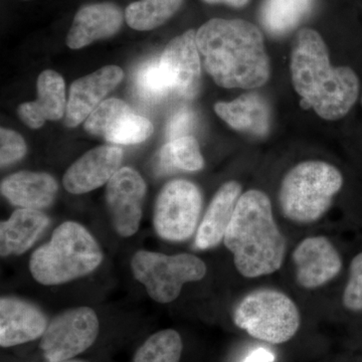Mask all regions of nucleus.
Here are the masks:
<instances>
[{"label": "nucleus", "mask_w": 362, "mask_h": 362, "mask_svg": "<svg viewBox=\"0 0 362 362\" xmlns=\"http://www.w3.org/2000/svg\"><path fill=\"white\" fill-rule=\"evenodd\" d=\"M314 0H265L259 21L273 37H282L297 28L310 13Z\"/></svg>", "instance_id": "obj_22"}, {"label": "nucleus", "mask_w": 362, "mask_h": 362, "mask_svg": "<svg viewBox=\"0 0 362 362\" xmlns=\"http://www.w3.org/2000/svg\"><path fill=\"white\" fill-rule=\"evenodd\" d=\"M223 243L244 277L270 275L282 267L287 243L265 192L250 189L240 195Z\"/></svg>", "instance_id": "obj_3"}, {"label": "nucleus", "mask_w": 362, "mask_h": 362, "mask_svg": "<svg viewBox=\"0 0 362 362\" xmlns=\"http://www.w3.org/2000/svg\"><path fill=\"white\" fill-rule=\"evenodd\" d=\"M158 169L162 173L171 171H197L204 168V160L199 142L192 136L171 140L159 151Z\"/></svg>", "instance_id": "obj_23"}, {"label": "nucleus", "mask_w": 362, "mask_h": 362, "mask_svg": "<svg viewBox=\"0 0 362 362\" xmlns=\"http://www.w3.org/2000/svg\"><path fill=\"white\" fill-rule=\"evenodd\" d=\"M0 162L1 166L9 165L23 158L26 153V144L23 138L16 131L1 128L0 130Z\"/></svg>", "instance_id": "obj_30"}, {"label": "nucleus", "mask_w": 362, "mask_h": 362, "mask_svg": "<svg viewBox=\"0 0 362 362\" xmlns=\"http://www.w3.org/2000/svg\"><path fill=\"white\" fill-rule=\"evenodd\" d=\"M47 317L35 305L16 299L0 300V345L16 346L42 337L47 330Z\"/></svg>", "instance_id": "obj_15"}, {"label": "nucleus", "mask_w": 362, "mask_h": 362, "mask_svg": "<svg viewBox=\"0 0 362 362\" xmlns=\"http://www.w3.org/2000/svg\"><path fill=\"white\" fill-rule=\"evenodd\" d=\"M49 223V218L37 209H16L0 225V254L2 257L23 254L37 242Z\"/></svg>", "instance_id": "obj_21"}, {"label": "nucleus", "mask_w": 362, "mask_h": 362, "mask_svg": "<svg viewBox=\"0 0 362 362\" xmlns=\"http://www.w3.org/2000/svg\"><path fill=\"white\" fill-rule=\"evenodd\" d=\"M132 111L122 100L111 98L105 100L85 122V130L90 135L101 136L104 138L107 131L115 123L117 119L120 118L124 114Z\"/></svg>", "instance_id": "obj_28"}, {"label": "nucleus", "mask_w": 362, "mask_h": 362, "mask_svg": "<svg viewBox=\"0 0 362 362\" xmlns=\"http://www.w3.org/2000/svg\"><path fill=\"white\" fill-rule=\"evenodd\" d=\"M159 63L173 93L185 99L197 96L201 86L202 64L195 30H187L171 40L162 52Z\"/></svg>", "instance_id": "obj_11"}, {"label": "nucleus", "mask_w": 362, "mask_h": 362, "mask_svg": "<svg viewBox=\"0 0 362 362\" xmlns=\"http://www.w3.org/2000/svg\"><path fill=\"white\" fill-rule=\"evenodd\" d=\"M123 21L120 7L111 2L83 6L74 18L66 35V45L71 49H80L96 40L110 37L119 32Z\"/></svg>", "instance_id": "obj_16"}, {"label": "nucleus", "mask_w": 362, "mask_h": 362, "mask_svg": "<svg viewBox=\"0 0 362 362\" xmlns=\"http://www.w3.org/2000/svg\"><path fill=\"white\" fill-rule=\"evenodd\" d=\"M102 259L99 245L84 226L66 221L54 230L49 243L33 252L30 270L40 284L59 285L92 273Z\"/></svg>", "instance_id": "obj_4"}, {"label": "nucleus", "mask_w": 362, "mask_h": 362, "mask_svg": "<svg viewBox=\"0 0 362 362\" xmlns=\"http://www.w3.org/2000/svg\"><path fill=\"white\" fill-rule=\"evenodd\" d=\"M197 42L206 73L220 87L252 90L268 83L270 59L254 23L213 18L197 30Z\"/></svg>", "instance_id": "obj_1"}, {"label": "nucleus", "mask_w": 362, "mask_h": 362, "mask_svg": "<svg viewBox=\"0 0 362 362\" xmlns=\"http://www.w3.org/2000/svg\"><path fill=\"white\" fill-rule=\"evenodd\" d=\"M146 183L130 168L119 169L109 180L106 202L112 225L121 237H131L139 228Z\"/></svg>", "instance_id": "obj_10"}, {"label": "nucleus", "mask_w": 362, "mask_h": 362, "mask_svg": "<svg viewBox=\"0 0 362 362\" xmlns=\"http://www.w3.org/2000/svg\"><path fill=\"white\" fill-rule=\"evenodd\" d=\"M123 70L117 66H106L90 75L76 80L71 86L66 104V124L75 127L87 120L105 97L123 80Z\"/></svg>", "instance_id": "obj_14"}, {"label": "nucleus", "mask_w": 362, "mask_h": 362, "mask_svg": "<svg viewBox=\"0 0 362 362\" xmlns=\"http://www.w3.org/2000/svg\"><path fill=\"white\" fill-rule=\"evenodd\" d=\"M131 268L136 280L158 303L173 301L180 296L183 285L202 280L206 274L204 261L190 254L168 256L139 251L133 256Z\"/></svg>", "instance_id": "obj_7"}, {"label": "nucleus", "mask_w": 362, "mask_h": 362, "mask_svg": "<svg viewBox=\"0 0 362 362\" xmlns=\"http://www.w3.org/2000/svg\"><path fill=\"white\" fill-rule=\"evenodd\" d=\"M182 4L183 0H138L126 8V23L133 30H154L173 18Z\"/></svg>", "instance_id": "obj_24"}, {"label": "nucleus", "mask_w": 362, "mask_h": 362, "mask_svg": "<svg viewBox=\"0 0 362 362\" xmlns=\"http://www.w3.org/2000/svg\"><path fill=\"white\" fill-rule=\"evenodd\" d=\"M214 111L233 130L256 137H265L270 133V107L257 93L240 95L230 102H218Z\"/></svg>", "instance_id": "obj_18"}, {"label": "nucleus", "mask_w": 362, "mask_h": 362, "mask_svg": "<svg viewBox=\"0 0 362 362\" xmlns=\"http://www.w3.org/2000/svg\"><path fill=\"white\" fill-rule=\"evenodd\" d=\"M274 356L268 350L259 349L252 352L244 362H273Z\"/></svg>", "instance_id": "obj_32"}, {"label": "nucleus", "mask_w": 362, "mask_h": 362, "mask_svg": "<svg viewBox=\"0 0 362 362\" xmlns=\"http://www.w3.org/2000/svg\"><path fill=\"white\" fill-rule=\"evenodd\" d=\"M63 362H84V361H66Z\"/></svg>", "instance_id": "obj_34"}, {"label": "nucleus", "mask_w": 362, "mask_h": 362, "mask_svg": "<svg viewBox=\"0 0 362 362\" xmlns=\"http://www.w3.org/2000/svg\"><path fill=\"white\" fill-rule=\"evenodd\" d=\"M342 185L343 176L335 166L320 160L301 162L281 182V211L294 223H315L327 213Z\"/></svg>", "instance_id": "obj_5"}, {"label": "nucleus", "mask_w": 362, "mask_h": 362, "mask_svg": "<svg viewBox=\"0 0 362 362\" xmlns=\"http://www.w3.org/2000/svg\"><path fill=\"white\" fill-rule=\"evenodd\" d=\"M298 284L316 289L337 277L342 259L332 243L323 235L306 238L293 252Z\"/></svg>", "instance_id": "obj_12"}, {"label": "nucleus", "mask_w": 362, "mask_h": 362, "mask_svg": "<svg viewBox=\"0 0 362 362\" xmlns=\"http://www.w3.org/2000/svg\"><path fill=\"white\" fill-rule=\"evenodd\" d=\"M0 188L2 195L13 206L40 211L54 202L59 185L47 173L21 171L2 180Z\"/></svg>", "instance_id": "obj_20"}, {"label": "nucleus", "mask_w": 362, "mask_h": 362, "mask_svg": "<svg viewBox=\"0 0 362 362\" xmlns=\"http://www.w3.org/2000/svg\"><path fill=\"white\" fill-rule=\"evenodd\" d=\"M202 207L199 187L190 181L176 180L165 185L157 197L154 226L162 239L183 242L194 235Z\"/></svg>", "instance_id": "obj_8"}, {"label": "nucleus", "mask_w": 362, "mask_h": 362, "mask_svg": "<svg viewBox=\"0 0 362 362\" xmlns=\"http://www.w3.org/2000/svg\"><path fill=\"white\" fill-rule=\"evenodd\" d=\"M290 71L297 94L324 120L342 119L358 99L361 84L356 71L349 66L331 65L323 37L312 28L297 33Z\"/></svg>", "instance_id": "obj_2"}, {"label": "nucleus", "mask_w": 362, "mask_h": 362, "mask_svg": "<svg viewBox=\"0 0 362 362\" xmlns=\"http://www.w3.org/2000/svg\"><path fill=\"white\" fill-rule=\"evenodd\" d=\"M138 94L149 102H158L173 93L159 59H152L140 66L135 76Z\"/></svg>", "instance_id": "obj_27"}, {"label": "nucleus", "mask_w": 362, "mask_h": 362, "mask_svg": "<svg viewBox=\"0 0 362 362\" xmlns=\"http://www.w3.org/2000/svg\"><path fill=\"white\" fill-rule=\"evenodd\" d=\"M182 349L177 331L161 330L143 343L136 351L133 362H180Z\"/></svg>", "instance_id": "obj_25"}, {"label": "nucleus", "mask_w": 362, "mask_h": 362, "mask_svg": "<svg viewBox=\"0 0 362 362\" xmlns=\"http://www.w3.org/2000/svg\"><path fill=\"white\" fill-rule=\"evenodd\" d=\"M37 99L18 107L21 120L33 129H39L45 121L63 118L66 111L65 81L57 71L47 70L37 78Z\"/></svg>", "instance_id": "obj_17"}, {"label": "nucleus", "mask_w": 362, "mask_h": 362, "mask_svg": "<svg viewBox=\"0 0 362 362\" xmlns=\"http://www.w3.org/2000/svg\"><path fill=\"white\" fill-rule=\"evenodd\" d=\"M233 322L256 339L281 344L296 335L301 317L297 305L284 293L262 289L240 302L233 312Z\"/></svg>", "instance_id": "obj_6"}, {"label": "nucleus", "mask_w": 362, "mask_h": 362, "mask_svg": "<svg viewBox=\"0 0 362 362\" xmlns=\"http://www.w3.org/2000/svg\"><path fill=\"white\" fill-rule=\"evenodd\" d=\"M343 305L350 311H362V252L350 264L349 279L342 298Z\"/></svg>", "instance_id": "obj_29"}, {"label": "nucleus", "mask_w": 362, "mask_h": 362, "mask_svg": "<svg viewBox=\"0 0 362 362\" xmlns=\"http://www.w3.org/2000/svg\"><path fill=\"white\" fill-rule=\"evenodd\" d=\"M122 159L120 147L104 145L90 150L66 170L64 187L73 194L92 192L109 182L120 169Z\"/></svg>", "instance_id": "obj_13"}, {"label": "nucleus", "mask_w": 362, "mask_h": 362, "mask_svg": "<svg viewBox=\"0 0 362 362\" xmlns=\"http://www.w3.org/2000/svg\"><path fill=\"white\" fill-rule=\"evenodd\" d=\"M195 116L194 112L189 109H181L171 117L168 125V136L169 140L177 139V138L189 136L188 133L194 129Z\"/></svg>", "instance_id": "obj_31"}, {"label": "nucleus", "mask_w": 362, "mask_h": 362, "mask_svg": "<svg viewBox=\"0 0 362 362\" xmlns=\"http://www.w3.org/2000/svg\"><path fill=\"white\" fill-rule=\"evenodd\" d=\"M240 195L242 185L238 181H228L218 188L197 228L195 245L199 249H211L225 239Z\"/></svg>", "instance_id": "obj_19"}, {"label": "nucleus", "mask_w": 362, "mask_h": 362, "mask_svg": "<svg viewBox=\"0 0 362 362\" xmlns=\"http://www.w3.org/2000/svg\"><path fill=\"white\" fill-rule=\"evenodd\" d=\"M99 320L89 307H78L54 317L40 347L47 362H63L90 349L99 334Z\"/></svg>", "instance_id": "obj_9"}, {"label": "nucleus", "mask_w": 362, "mask_h": 362, "mask_svg": "<svg viewBox=\"0 0 362 362\" xmlns=\"http://www.w3.org/2000/svg\"><path fill=\"white\" fill-rule=\"evenodd\" d=\"M204 2L209 4H226L233 8H242V7L246 6L249 4L250 0H204Z\"/></svg>", "instance_id": "obj_33"}, {"label": "nucleus", "mask_w": 362, "mask_h": 362, "mask_svg": "<svg viewBox=\"0 0 362 362\" xmlns=\"http://www.w3.org/2000/svg\"><path fill=\"white\" fill-rule=\"evenodd\" d=\"M153 130L148 119L130 111L117 119L104 138L114 144H138L148 139Z\"/></svg>", "instance_id": "obj_26"}]
</instances>
